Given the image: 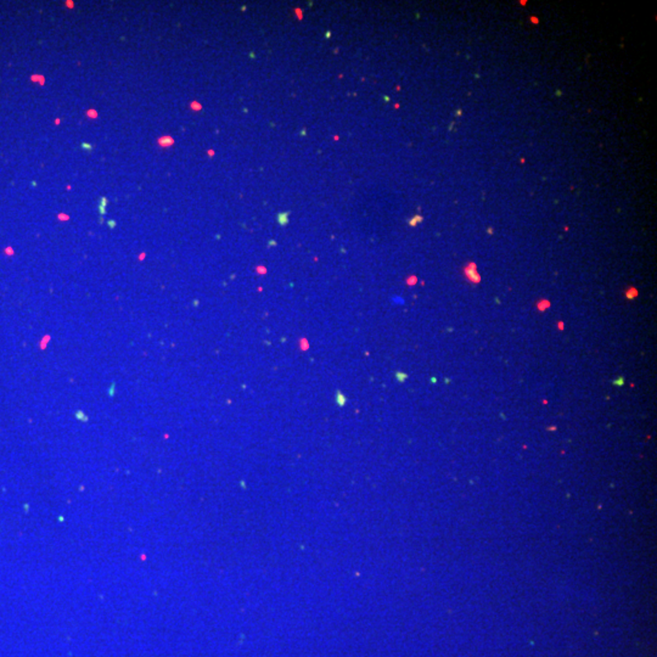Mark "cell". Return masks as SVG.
I'll use <instances>...</instances> for the list:
<instances>
[{
  "instance_id": "obj_1",
  "label": "cell",
  "mask_w": 657,
  "mask_h": 657,
  "mask_svg": "<svg viewBox=\"0 0 657 657\" xmlns=\"http://www.w3.org/2000/svg\"><path fill=\"white\" fill-rule=\"evenodd\" d=\"M531 20H532V22H533V23H538V19H535V17H532Z\"/></svg>"
}]
</instances>
